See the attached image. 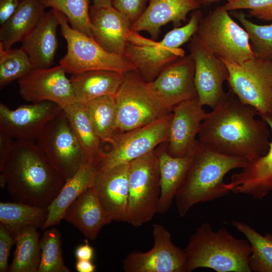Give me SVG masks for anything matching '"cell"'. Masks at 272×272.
<instances>
[{"label":"cell","mask_w":272,"mask_h":272,"mask_svg":"<svg viewBox=\"0 0 272 272\" xmlns=\"http://www.w3.org/2000/svg\"><path fill=\"white\" fill-rule=\"evenodd\" d=\"M230 90L201 122L198 140L221 153L253 160L267 152L270 143L269 126Z\"/></svg>","instance_id":"6da1fadb"},{"label":"cell","mask_w":272,"mask_h":272,"mask_svg":"<svg viewBox=\"0 0 272 272\" xmlns=\"http://www.w3.org/2000/svg\"><path fill=\"white\" fill-rule=\"evenodd\" d=\"M65 182L46 155L32 141L15 140L4 170L0 185L17 202L47 208Z\"/></svg>","instance_id":"7a4b0ae2"},{"label":"cell","mask_w":272,"mask_h":272,"mask_svg":"<svg viewBox=\"0 0 272 272\" xmlns=\"http://www.w3.org/2000/svg\"><path fill=\"white\" fill-rule=\"evenodd\" d=\"M244 158L221 153L200 143L175 197L177 212L184 217L195 205L222 197L230 191L224 181L231 170L242 168Z\"/></svg>","instance_id":"3957f363"},{"label":"cell","mask_w":272,"mask_h":272,"mask_svg":"<svg viewBox=\"0 0 272 272\" xmlns=\"http://www.w3.org/2000/svg\"><path fill=\"white\" fill-rule=\"evenodd\" d=\"M184 251L186 272L198 268L217 272H251L248 263L250 243L247 239L235 237L225 228L214 231L210 223L201 224Z\"/></svg>","instance_id":"277c9868"},{"label":"cell","mask_w":272,"mask_h":272,"mask_svg":"<svg viewBox=\"0 0 272 272\" xmlns=\"http://www.w3.org/2000/svg\"><path fill=\"white\" fill-rule=\"evenodd\" d=\"M53 10L59 22L61 34L66 42V52L59 61L66 73L105 70L124 74L136 70L124 56L108 52L93 38L72 28L62 13Z\"/></svg>","instance_id":"5b68a950"},{"label":"cell","mask_w":272,"mask_h":272,"mask_svg":"<svg viewBox=\"0 0 272 272\" xmlns=\"http://www.w3.org/2000/svg\"><path fill=\"white\" fill-rule=\"evenodd\" d=\"M199 10L194 11L186 24L174 28L160 41L150 45L127 44L124 56L135 67L146 82H149L170 63L185 55L180 46L196 33L202 18Z\"/></svg>","instance_id":"8992f818"},{"label":"cell","mask_w":272,"mask_h":272,"mask_svg":"<svg viewBox=\"0 0 272 272\" xmlns=\"http://www.w3.org/2000/svg\"><path fill=\"white\" fill-rule=\"evenodd\" d=\"M198 39L222 59L242 64L255 53L246 30L230 17L223 6L202 17L196 32Z\"/></svg>","instance_id":"52a82bcc"},{"label":"cell","mask_w":272,"mask_h":272,"mask_svg":"<svg viewBox=\"0 0 272 272\" xmlns=\"http://www.w3.org/2000/svg\"><path fill=\"white\" fill-rule=\"evenodd\" d=\"M126 222L139 227L157 213L160 194L157 153L155 150L129 163Z\"/></svg>","instance_id":"ba28073f"},{"label":"cell","mask_w":272,"mask_h":272,"mask_svg":"<svg viewBox=\"0 0 272 272\" xmlns=\"http://www.w3.org/2000/svg\"><path fill=\"white\" fill-rule=\"evenodd\" d=\"M114 97L117 129L120 133L142 127L171 113L151 93L137 70L123 74Z\"/></svg>","instance_id":"9c48e42d"},{"label":"cell","mask_w":272,"mask_h":272,"mask_svg":"<svg viewBox=\"0 0 272 272\" xmlns=\"http://www.w3.org/2000/svg\"><path fill=\"white\" fill-rule=\"evenodd\" d=\"M223 60L229 71L230 90L240 102L258 115L272 112V60L257 55L242 64Z\"/></svg>","instance_id":"30bf717a"},{"label":"cell","mask_w":272,"mask_h":272,"mask_svg":"<svg viewBox=\"0 0 272 272\" xmlns=\"http://www.w3.org/2000/svg\"><path fill=\"white\" fill-rule=\"evenodd\" d=\"M36 143L65 181L87 161L63 109L48 122Z\"/></svg>","instance_id":"8fae6325"},{"label":"cell","mask_w":272,"mask_h":272,"mask_svg":"<svg viewBox=\"0 0 272 272\" xmlns=\"http://www.w3.org/2000/svg\"><path fill=\"white\" fill-rule=\"evenodd\" d=\"M172 117V113L142 127L115 134L111 150L104 153L97 165L98 170L129 163L168 142Z\"/></svg>","instance_id":"7c38bea8"},{"label":"cell","mask_w":272,"mask_h":272,"mask_svg":"<svg viewBox=\"0 0 272 272\" xmlns=\"http://www.w3.org/2000/svg\"><path fill=\"white\" fill-rule=\"evenodd\" d=\"M154 245L147 252L133 251L123 259L126 272H186L184 249L172 242L170 232L162 225H153Z\"/></svg>","instance_id":"4fadbf2b"},{"label":"cell","mask_w":272,"mask_h":272,"mask_svg":"<svg viewBox=\"0 0 272 272\" xmlns=\"http://www.w3.org/2000/svg\"><path fill=\"white\" fill-rule=\"evenodd\" d=\"M188 48L195 63L194 81L198 101L214 109L225 93L223 84L229 77L227 65L196 34L188 41Z\"/></svg>","instance_id":"5bb4252c"},{"label":"cell","mask_w":272,"mask_h":272,"mask_svg":"<svg viewBox=\"0 0 272 272\" xmlns=\"http://www.w3.org/2000/svg\"><path fill=\"white\" fill-rule=\"evenodd\" d=\"M93 38L109 52L124 56L128 43L150 45L153 39L141 36L131 30L127 17L113 6L90 10Z\"/></svg>","instance_id":"9a60e30c"},{"label":"cell","mask_w":272,"mask_h":272,"mask_svg":"<svg viewBox=\"0 0 272 272\" xmlns=\"http://www.w3.org/2000/svg\"><path fill=\"white\" fill-rule=\"evenodd\" d=\"M194 73L193 58L184 55L168 64L146 86L162 106L172 111L180 103L197 96Z\"/></svg>","instance_id":"2e32d148"},{"label":"cell","mask_w":272,"mask_h":272,"mask_svg":"<svg viewBox=\"0 0 272 272\" xmlns=\"http://www.w3.org/2000/svg\"><path fill=\"white\" fill-rule=\"evenodd\" d=\"M60 65L34 69L18 80L19 94L31 103L50 101L62 108L76 102L70 79Z\"/></svg>","instance_id":"e0dca14e"},{"label":"cell","mask_w":272,"mask_h":272,"mask_svg":"<svg viewBox=\"0 0 272 272\" xmlns=\"http://www.w3.org/2000/svg\"><path fill=\"white\" fill-rule=\"evenodd\" d=\"M62 108L50 101L22 105L12 110L0 103V132L15 140L36 141Z\"/></svg>","instance_id":"ac0fdd59"},{"label":"cell","mask_w":272,"mask_h":272,"mask_svg":"<svg viewBox=\"0 0 272 272\" xmlns=\"http://www.w3.org/2000/svg\"><path fill=\"white\" fill-rule=\"evenodd\" d=\"M129 163L98 170L93 186L111 222H126L129 194Z\"/></svg>","instance_id":"d6986e66"},{"label":"cell","mask_w":272,"mask_h":272,"mask_svg":"<svg viewBox=\"0 0 272 272\" xmlns=\"http://www.w3.org/2000/svg\"><path fill=\"white\" fill-rule=\"evenodd\" d=\"M197 96L184 101L172 110L168 153L175 157L187 154L195 145L201 123L208 113Z\"/></svg>","instance_id":"ffe728a7"},{"label":"cell","mask_w":272,"mask_h":272,"mask_svg":"<svg viewBox=\"0 0 272 272\" xmlns=\"http://www.w3.org/2000/svg\"><path fill=\"white\" fill-rule=\"evenodd\" d=\"M268 125L272 135V112L259 115ZM240 172L232 174L226 187L234 193L248 194L261 199L272 191V135L267 152L247 161Z\"/></svg>","instance_id":"44dd1931"},{"label":"cell","mask_w":272,"mask_h":272,"mask_svg":"<svg viewBox=\"0 0 272 272\" xmlns=\"http://www.w3.org/2000/svg\"><path fill=\"white\" fill-rule=\"evenodd\" d=\"M143 14L133 23L131 30L135 32L145 31L152 39L158 38L161 27L172 23L174 28L186 22L191 11L199 9L200 0H149Z\"/></svg>","instance_id":"7402d4cb"},{"label":"cell","mask_w":272,"mask_h":272,"mask_svg":"<svg viewBox=\"0 0 272 272\" xmlns=\"http://www.w3.org/2000/svg\"><path fill=\"white\" fill-rule=\"evenodd\" d=\"M59 20L53 9L45 11L36 26L22 41L21 48L35 69L50 67L58 47L56 29Z\"/></svg>","instance_id":"603a6c76"},{"label":"cell","mask_w":272,"mask_h":272,"mask_svg":"<svg viewBox=\"0 0 272 272\" xmlns=\"http://www.w3.org/2000/svg\"><path fill=\"white\" fill-rule=\"evenodd\" d=\"M63 219L75 226L91 240L97 238L104 226L111 222L93 187L84 191L68 207Z\"/></svg>","instance_id":"cb8c5ba5"},{"label":"cell","mask_w":272,"mask_h":272,"mask_svg":"<svg viewBox=\"0 0 272 272\" xmlns=\"http://www.w3.org/2000/svg\"><path fill=\"white\" fill-rule=\"evenodd\" d=\"M198 140L192 150L182 157L172 156L166 151L157 153L160 194L157 213L164 214L170 209L193 159Z\"/></svg>","instance_id":"d4e9b609"},{"label":"cell","mask_w":272,"mask_h":272,"mask_svg":"<svg viewBox=\"0 0 272 272\" xmlns=\"http://www.w3.org/2000/svg\"><path fill=\"white\" fill-rule=\"evenodd\" d=\"M97 171V164L87 161L65 181L55 198L47 207L48 217L41 230L59 225L68 207L84 191L93 186Z\"/></svg>","instance_id":"484cf974"},{"label":"cell","mask_w":272,"mask_h":272,"mask_svg":"<svg viewBox=\"0 0 272 272\" xmlns=\"http://www.w3.org/2000/svg\"><path fill=\"white\" fill-rule=\"evenodd\" d=\"M123 74L110 70H96L72 74L70 80L76 102L85 103L107 95L115 96Z\"/></svg>","instance_id":"4316f807"},{"label":"cell","mask_w":272,"mask_h":272,"mask_svg":"<svg viewBox=\"0 0 272 272\" xmlns=\"http://www.w3.org/2000/svg\"><path fill=\"white\" fill-rule=\"evenodd\" d=\"M46 8L42 0H22L14 14L1 26L0 47L11 48L36 26Z\"/></svg>","instance_id":"83f0119b"},{"label":"cell","mask_w":272,"mask_h":272,"mask_svg":"<svg viewBox=\"0 0 272 272\" xmlns=\"http://www.w3.org/2000/svg\"><path fill=\"white\" fill-rule=\"evenodd\" d=\"M86 156L87 161L97 165L104 155L96 134L83 103L76 102L62 108Z\"/></svg>","instance_id":"f1b7e54d"},{"label":"cell","mask_w":272,"mask_h":272,"mask_svg":"<svg viewBox=\"0 0 272 272\" xmlns=\"http://www.w3.org/2000/svg\"><path fill=\"white\" fill-rule=\"evenodd\" d=\"M37 228L25 226L14 234L16 249L9 271L38 272L41 251Z\"/></svg>","instance_id":"f546056e"},{"label":"cell","mask_w":272,"mask_h":272,"mask_svg":"<svg viewBox=\"0 0 272 272\" xmlns=\"http://www.w3.org/2000/svg\"><path fill=\"white\" fill-rule=\"evenodd\" d=\"M48 215L47 208L17 202H0V223L13 235L27 226L43 227Z\"/></svg>","instance_id":"4dcf8cb0"},{"label":"cell","mask_w":272,"mask_h":272,"mask_svg":"<svg viewBox=\"0 0 272 272\" xmlns=\"http://www.w3.org/2000/svg\"><path fill=\"white\" fill-rule=\"evenodd\" d=\"M83 104L97 136L101 141L111 143L117 131L114 96L100 97Z\"/></svg>","instance_id":"1f68e13d"},{"label":"cell","mask_w":272,"mask_h":272,"mask_svg":"<svg viewBox=\"0 0 272 272\" xmlns=\"http://www.w3.org/2000/svg\"><path fill=\"white\" fill-rule=\"evenodd\" d=\"M231 223L250 244L248 263L251 271L272 272V233L262 235L246 223L235 220Z\"/></svg>","instance_id":"d6a6232c"},{"label":"cell","mask_w":272,"mask_h":272,"mask_svg":"<svg viewBox=\"0 0 272 272\" xmlns=\"http://www.w3.org/2000/svg\"><path fill=\"white\" fill-rule=\"evenodd\" d=\"M46 8L57 10L67 19L71 27L93 38L90 0H42Z\"/></svg>","instance_id":"836d02e7"},{"label":"cell","mask_w":272,"mask_h":272,"mask_svg":"<svg viewBox=\"0 0 272 272\" xmlns=\"http://www.w3.org/2000/svg\"><path fill=\"white\" fill-rule=\"evenodd\" d=\"M45 229L40 240L41 259L38 272H70L65 265L60 233L56 228Z\"/></svg>","instance_id":"e575fe53"},{"label":"cell","mask_w":272,"mask_h":272,"mask_svg":"<svg viewBox=\"0 0 272 272\" xmlns=\"http://www.w3.org/2000/svg\"><path fill=\"white\" fill-rule=\"evenodd\" d=\"M34 69L28 55L21 48L0 47L1 89Z\"/></svg>","instance_id":"d590c367"},{"label":"cell","mask_w":272,"mask_h":272,"mask_svg":"<svg viewBox=\"0 0 272 272\" xmlns=\"http://www.w3.org/2000/svg\"><path fill=\"white\" fill-rule=\"evenodd\" d=\"M232 14L247 32L255 54L272 60V23L258 25L248 20L242 12H233Z\"/></svg>","instance_id":"8d00e7d4"},{"label":"cell","mask_w":272,"mask_h":272,"mask_svg":"<svg viewBox=\"0 0 272 272\" xmlns=\"http://www.w3.org/2000/svg\"><path fill=\"white\" fill-rule=\"evenodd\" d=\"M228 11L246 9L248 16L267 21H272V0H240L223 5Z\"/></svg>","instance_id":"74e56055"},{"label":"cell","mask_w":272,"mask_h":272,"mask_svg":"<svg viewBox=\"0 0 272 272\" xmlns=\"http://www.w3.org/2000/svg\"><path fill=\"white\" fill-rule=\"evenodd\" d=\"M147 1L113 0L112 6L125 15L132 25L144 13Z\"/></svg>","instance_id":"f35d334b"},{"label":"cell","mask_w":272,"mask_h":272,"mask_svg":"<svg viewBox=\"0 0 272 272\" xmlns=\"http://www.w3.org/2000/svg\"><path fill=\"white\" fill-rule=\"evenodd\" d=\"M15 243V237L0 223V271L9 270L8 259L11 248Z\"/></svg>","instance_id":"ab89813d"},{"label":"cell","mask_w":272,"mask_h":272,"mask_svg":"<svg viewBox=\"0 0 272 272\" xmlns=\"http://www.w3.org/2000/svg\"><path fill=\"white\" fill-rule=\"evenodd\" d=\"M15 140L0 132V172L4 170L5 164L10 155Z\"/></svg>","instance_id":"60d3db41"},{"label":"cell","mask_w":272,"mask_h":272,"mask_svg":"<svg viewBox=\"0 0 272 272\" xmlns=\"http://www.w3.org/2000/svg\"><path fill=\"white\" fill-rule=\"evenodd\" d=\"M20 0H0V25H3L14 14L18 8Z\"/></svg>","instance_id":"b9f144b4"},{"label":"cell","mask_w":272,"mask_h":272,"mask_svg":"<svg viewBox=\"0 0 272 272\" xmlns=\"http://www.w3.org/2000/svg\"><path fill=\"white\" fill-rule=\"evenodd\" d=\"M75 256L77 260H91L94 254V249L87 241L79 246L75 250Z\"/></svg>","instance_id":"7bdbcfd3"},{"label":"cell","mask_w":272,"mask_h":272,"mask_svg":"<svg viewBox=\"0 0 272 272\" xmlns=\"http://www.w3.org/2000/svg\"><path fill=\"white\" fill-rule=\"evenodd\" d=\"M96 267V266L91 260H77L76 263V268L79 272H94Z\"/></svg>","instance_id":"ee69618b"},{"label":"cell","mask_w":272,"mask_h":272,"mask_svg":"<svg viewBox=\"0 0 272 272\" xmlns=\"http://www.w3.org/2000/svg\"><path fill=\"white\" fill-rule=\"evenodd\" d=\"M113 0H93L92 6L95 8H106L112 6Z\"/></svg>","instance_id":"f6af8a7d"},{"label":"cell","mask_w":272,"mask_h":272,"mask_svg":"<svg viewBox=\"0 0 272 272\" xmlns=\"http://www.w3.org/2000/svg\"><path fill=\"white\" fill-rule=\"evenodd\" d=\"M221 0H200V2L201 4L205 6H207L211 4L218 3Z\"/></svg>","instance_id":"bcb514c9"},{"label":"cell","mask_w":272,"mask_h":272,"mask_svg":"<svg viewBox=\"0 0 272 272\" xmlns=\"http://www.w3.org/2000/svg\"><path fill=\"white\" fill-rule=\"evenodd\" d=\"M238 1H240V0H227L228 2H233Z\"/></svg>","instance_id":"7dc6e473"},{"label":"cell","mask_w":272,"mask_h":272,"mask_svg":"<svg viewBox=\"0 0 272 272\" xmlns=\"http://www.w3.org/2000/svg\"><path fill=\"white\" fill-rule=\"evenodd\" d=\"M20 1H22V0H20Z\"/></svg>","instance_id":"c3c4849f"}]
</instances>
